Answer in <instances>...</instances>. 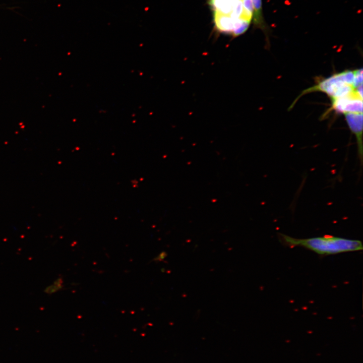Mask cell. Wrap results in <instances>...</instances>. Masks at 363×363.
Wrapping results in <instances>:
<instances>
[{
    "label": "cell",
    "mask_w": 363,
    "mask_h": 363,
    "mask_svg": "<svg viewBox=\"0 0 363 363\" xmlns=\"http://www.w3.org/2000/svg\"><path fill=\"white\" fill-rule=\"evenodd\" d=\"M240 0H209L213 12L230 16L234 19L235 9Z\"/></svg>",
    "instance_id": "5b68a950"
},
{
    "label": "cell",
    "mask_w": 363,
    "mask_h": 363,
    "mask_svg": "<svg viewBox=\"0 0 363 363\" xmlns=\"http://www.w3.org/2000/svg\"><path fill=\"white\" fill-rule=\"evenodd\" d=\"M214 23L215 27L220 33L232 35L234 22L237 19H234L230 16L214 12Z\"/></svg>",
    "instance_id": "8992f818"
},
{
    "label": "cell",
    "mask_w": 363,
    "mask_h": 363,
    "mask_svg": "<svg viewBox=\"0 0 363 363\" xmlns=\"http://www.w3.org/2000/svg\"><path fill=\"white\" fill-rule=\"evenodd\" d=\"M251 1L254 8L253 17L254 24L258 28L264 31L266 28L263 16L262 0Z\"/></svg>",
    "instance_id": "52a82bcc"
},
{
    "label": "cell",
    "mask_w": 363,
    "mask_h": 363,
    "mask_svg": "<svg viewBox=\"0 0 363 363\" xmlns=\"http://www.w3.org/2000/svg\"><path fill=\"white\" fill-rule=\"evenodd\" d=\"M348 126L355 135L357 145V152L360 165L362 164V113H346L344 114Z\"/></svg>",
    "instance_id": "277c9868"
},
{
    "label": "cell",
    "mask_w": 363,
    "mask_h": 363,
    "mask_svg": "<svg viewBox=\"0 0 363 363\" xmlns=\"http://www.w3.org/2000/svg\"><path fill=\"white\" fill-rule=\"evenodd\" d=\"M331 100V109L339 113H362V85L347 95Z\"/></svg>",
    "instance_id": "3957f363"
},
{
    "label": "cell",
    "mask_w": 363,
    "mask_h": 363,
    "mask_svg": "<svg viewBox=\"0 0 363 363\" xmlns=\"http://www.w3.org/2000/svg\"><path fill=\"white\" fill-rule=\"evenodd\" d=\"M281 236L282 241L289 246H302L320 255H331L362 250V243L358 240L327 235L306 239L295 238L283 234Z\"/></svg>",
    "instance_id": "6da1fadb"
},
{
    "label": "cell",
    "mask_w": 363,
    "mask_h": 363,
    "mask_svg": "<svg viewBox=\"0 0 363 363\" xmlns=\"http://www.w3.org/2000/svg\"><path fill=\"white\" fill-rule=\"evenodd\" d=\"M357 88L355 85V70H346L320 80L316 85L303 91L291 107L301 96L309 93H325L332 99L347 95Z\"/></svg>",
    "instance_id": "7a4b0ae2"
},
{
    "label": "cell",
    "mask_w": 363,
    "mask_h": 363,
    "mask_svg": "<svg viewBox=\"0 0 363 363\" xmlns=\"http://www.w3.org/2000/svg\"><path fill=\"white\" fill-rule=\"evenodd\" d=\"M53 284L57 285H63V279L62 278H58L57 279H56L54 282Z\"/></svg>",
    "instance_id": "30bf717a"
},
{
    "label": "cell",
    "mask_w": 363,
    "mask_h": 363,
    "mask_svg": "<svg viewBox=\"0 0 363 363\" xmlns=\"http://www.w3.org/2000/svg\"><path fill=\"white\" fill-rule=\"evenodd\" d=\"M64 287V285H57L54 284L50 285L46 287L44 291L45 293H47L48 294H51L52 293H55L57 292V291L60 290L62 289V288Z\"/></svg>",
    "instance_id": "ba28073f"
},
{
    "label": "cell",
    "mask_w": 363,
    "mask_h": 363,
    "mask_svg": "<svg viewBox=\"0 0 363 363\" xmlns=\"http://www.w3.org/2000/svg\"><path fill=\"white\" fill-rule=\"evenodd\" d=\"M167 256V254L165 252L163 251L161 252L157 256L153 259L154 261L159 262L164 260Z\"/></svg>",
    "instance_id": "9c48e42d"
}]
</instances>
